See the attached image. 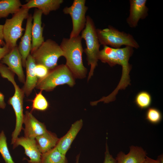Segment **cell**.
Masks as SVG:
<instances>
[{"label": "cell", "instance_id": "cell-17", "mask_svg": "<svg viewBox=\"0 0 163 163\" xmlns=\"http://www.w3.org/2000/svg\"><path fill=\"white\" fill-rule=\"evenodd\" d=\"M146 156V153L142 148L132 145L127 154L121 151L115 159L116 163H143Z\"/></svg>", "mask_w": 163, "mask_h": 163}, {"label": "cell", "instance_id": "cell-2", "mask_svg": "<svg viewBox=\"0 0 163 163\" xmlns=\"http://www.w3.org/2000/svg\"><path fill=\"white\" fill-rule=\"evenodd\" d=\"M86 18L85 27L80 36L85 41L86 48L84 51L86 56L88 64L91 66L88 78V81L93 76L97 65L100 44L94 21L89 15L86 16Z\"/></svg>", "mask_w": 163, "mask_h": 163}, {"label": "cell", "instance_id": "cell-10", "mask_svg": "<svg viewBox=\"0 0 163 163\" xmlns=\"http://www.w3.org/2000/svg\"><path fill=\"white\" fill-rule=\"evenodd\" d=\"M23 123L24 137L31 139H35L36 137L45 133L47 130L43 123L39 121L28 111L24 114Z\"/></svg>", "mask_w": 163, "mask_h": 163}, {"label": "cell", "instance_id": "cell-29", "mask_svg": "<svg viewBox=\"0 0 163 163\" xmlns=\"http://www.w3.org/2000/svg\"><path fill=\"white\" fill-rule=\"evenodd\" d=\"M6 44L4 46L0 47V61L11 50Z\"/></svg>", "mask_w": 163, "mask_h": 163}, {"label": "cell", "instance_id": "cell-8", "mask_svg": "<svg viewBox=\"0 0 163 163\" xmlns=\"http://www.w3.org/2000/svg\"><path fill=\"white\" fill-rule=\"evenodd\" d=\"M85 0H74L69 7L64 8V14H69L71 17L72 29L70 38L77 37L85 28L86 21V13L88 7L85 5Z\"/></svg>", "mask_w": 163, "mask_h": 163}, {"label": "cell", "instance_id": "cell-15", "mask_svg": "<svg viewBox=\"0 0 163 163\" xmlns=\"http://www.w3.org/2000/svg\"><path fill=\"white\" fill-rule=\"evenodd\" d=\"M83 124V122L82 119L76 121L72 124L67 133L59 139L56 147L61 153L66 155Z\"/></svg>", "mask_w": 163, "mask_h": 163}, {"label": "cell", "instance_id": "cell-31", "mask_svg": "<svg viewBox=\"0 0 163 163\" xmlns=\"http://www.w3.org/2000/svg\"><path fill=\"white\" fill-rule=\"evenodd\" d=\"M6 104L4 101V96L0 92V108L4 109L5 108Z\"/></svg>", "mask_w": 163, "mask_h": 163}, {"label": "cell", "instance_id": "cell-4", "mask_svg": "<svg viewBox=\"0 0 163 163\" xmlns=\"http://www.w3.org/2000/svg\"><path fill=\"white\" fill-rule=\"evenodd\" d=\"M97 32L100 45H109L115 49L123 45L136 49L139 47L132 35L120 31L111 26L104 29H97Z\"/></svg>", "mask_w": 163, "mask_h": 163}, {"label": "cell", "instance_id": "cell-9", "mask_svg": "<svg viewBox=\"0 0 163 163\" xmlns=\"http://www.w3.org/2000/svg\"><path fill=\"white\" fill-rule=\"evenodd\" d=\"M0 62L7 65L8 68L16 74L19 81L24 84L25 79L22 68V57L17 46L4 57Z\"/></svg>", "mask_w": 163, "mask_h": 163}, {"label": "cell", "instance_id": "cell-23", "mask_svg": "<svg viewBox=\"0 0 163 163\" xmlns=\"http://www.w3.org/2000/svg\"><path fill=\"white\" fill-rule=\"evenodd\" d=\"M152 101L150 94L145 91H142L136 95L134 102L136 106L141 110L148 108Z\"/></svg>", "mask_w": 163, "mask_h": 163}, {"label": "cell", "instance_id": "cell-16", "mask_svg": "<svg viewBox=\"0 0 163 163\" xmlns=\"http://www.w3.org/2000/svg\"><path fill=\"white\" fill-rule=\"evenodd\" d=\"M36 64L31 55L30 54L26 61V77L24 85L22 88L25 95L28 97L33 90L36 88L38 78L35 72Z\"/></svg>", "mask_w": 163, "mask_h": 163}, {"label": "cell", "instance_id": "cell-18", "mask_svg": "<svg viewBox=\"0 0 163 163\" xmlns=\"http://www.w3.org/2000/svg\"><path fill=\"white\" fill-rule=\"evenodd\" d=\"M63 2V0H30L21 7L29 9L36 8L41 10L43 14L47 15L51 11L59 9Z\"/></svg>", "mask_w": 163, "mask_h": 163}, {"label": "cell", "instance_id": "cell-5", "mask_svg": "<svg viewBox=\"0 0 163 163\" xmlns=\"http://www.w3.org/2000/svg\"><path fill=\"white\" fill-rule=\"evenodd\" d=\"M29 9L21 7L11 18L6 19L3 25L4 40L5 44L11 49L17 46V41L22 35L24 30L23 22L28 18Z\"/></svg>", "mask_w": 163, "mask_h": 163}, {"label": "cell", "instance_id": "cell-1", "mask_svg": "<svg viewBox=\"0 0 163 163\" xmlns=\"http://www.w3.org/2000/svg\"><path fill=\"white\" fill-rule=\"evenodd\" d=\"M80 35L69 38H63L60 45L66 60V65L75 78H85L87 69L84 66L82 53L84 50Z\"/></svg>", "mask_w": 163, "mask_h": 163}, {"label": "cell", "instance_id": "cell-26", "mask_svg": "<svg viewBox=\"0 0 163 163\" xmlns=\"http://www.w3.org/2000/svg\"><path fill=\"white\" fill-rule=\"evenodd\" d=\"M145 118L149 123L157 124L160 122L162 119L161 112L155 107H149L146 111Z\"/></svg>", "mask_w": 163, "mask_h": 163}, {"label": "cell", "instance_id": "cell-14", "mask_svg": "<svg viewBox=\"0 0 163 163\" xmlns=\"http://www.w3.org/2000/svg\"><path fill=\"white\" fill-rule=\"evenodd\" d=\"M32 22V16L30 14L27 18L25 32L21 39L18 47L21 56L22 66L24 67H25L26 59L30 54L31 49Z\"/></svg>", "mask_w": 163, "mask_h": 163}, {"label": "cell", "instance_id": "cell-7", "mask_svg": "<svg viewBox=\"0 0 163 163\" xmlns=\"http://www.w3.org/2000/svg\"><path fill=\"white\" fill-rule=\"evenodd\" d=\"M133 48L128 46L122 48L115 49L117 54L122 68V75L120 80L116 89L109 95L104 97L99 100V101L108 103L114 101L115 96L119 90L124 89L130 85L129 73L132 66L129 63L130 57L133 53Z\"/></svg>", "mask_w": 163, "mask_h": 163}, {"label": "cell", "instance_id": "cell-6", "mask_svg": "<svg viewBox=\"0 0 163 163\" xmlns=\"http://www.w3.org/2000/svg\"><path fill=\"white\" fill-rule=\"evenodd\" d=\"M30 54L36 65H43L50 70L57 66L58 59L63 56V52L60 45L48 39Z\"/></svg>", "mask_w": 163, "mask_h": 163}, {"label": "cell", "instance_id": "cell-12", "mask_svg": "<svg viewBox=\"0 0 163 163\" xmlns=\"http://www.w3.org/2000/svg\"><path fill=\"white\" fill-rule=\"evenodd\" d=\"M13 149L20 145L24 149L25 153L29 157V163H40L42 154L37 146L35 139H31L24 137L18 138L13 144Z\"/></svg>", "mask_w": 163, "mask_h": 163}, {"label": "cell", "instance_id": "cell-3", "mask_svg": "<svg viewBox=\"0 0 163 163\" xmlns=\"http://www.w3.org/2000/svg\"><path fill=\"white\" fill-rule=\"evenodd\" d=\"M75 78L66 64H61L49 70L45 76L38 79L36 88L50 91L60 85L67 84L72 87L75 84Z\"/></svg>", "mask_w": 163, "mask_h": 163}, {"label": "cell", "instance_id": "cell-28", "mask_svg": "<svg viewBox=\"0 0 163 163\" xmlns=\"http://www.w3.org/2000/svg\"><path fill=\"white\" fill-rule=\"evenodd\" d=\"M103 163H116L115 159L113 157L109 152L107 142L106 143V151Z\"/></svg>", "mask_w": 163, "mask_h": 163}, {"label": "cell", "instance_id": "cell-13", "mask_svg": "<svg viewBox=\"0 0 163 163\" xmlns=\"http://www.w3.org/2000/svg\"><path fill=\"white\" fill-rule=\"evenodd\" d=\"M42 11L35 9L33 17L31 29L32 46L31 53L35 51L44 41L42 26Z\"/></svg>", "mask_w": 163, "mask_h": 163}, {"label": "cell", "instance_id": "cell-20", "mask_svg": "<svg viewBox=\"0 0 163 163\" xmlns=\"http://www.w3.org/2000/svg\"><path fill=\"white\" fill-rule=\"evenodd\" d=\"M98 59L102 62L107 63L111 67L120 65L115 49L107 46H104L103 49L100 50Z\"/></svg>", "mask_w": 163, "mask_h": 163}, {"label": "cell", "instance_id": "cell-11", "mask_svg": "<svg viewBox=\"0 0 163 163\" xmlns=\"http://www.w3.org/2000/svg\"><path fill=\"white\" fill-rule=\"evenodd\" d=\"M146 0H129V14L126 22L132 28L138 25L140 19L145 18L148 15V8L146 5Z\"/></svg>", "mask_w": 163, "mask_h": 163}, {"label": "cell", "instance_id": "cell-22", "mask_svg": "<svg viewBox=\"0 0 163 163\" xmlns=\"http://www.w3.org/2000/svg\"><path fill=\"white\" fill-rule=\"evenodd\" d=\"M65 155L61 153L56 146L50 151L42 154L40 163H67Z\"/></svg>", "mask_w": 163, "mask_h": 163}, {"label": "cell", "instance_id": "cell-33", "mask_svg": "<svg viewBox=\"0 0 163 163\" xmlns=\"http://www.w3.org/2000/svg\"><path fill=\"white\" fill-rule=\"evenodd\" d=\"M163 155H161L158 157L157 159L161 163H163Z\"/></svg>", "mask_w": 163, "mask_h": 163}, {"label": "cell", "instance_id": "cell-34", "mask_svg": "<svg viewBox=\"0 0 163 163\" xmlns=\"http://www.w3.org/2000/svg\"><path fill=\"white\" fill-rule=\"evenodd\" d=\"M80 155H78L76 157L75 163H79Z\"/></svg>", "mask_w": 163, "mask_h": 163}, {"label": "cell", "instance_id": "cell-21", "mask_svg": "<svg viewBox=\"0 0 163 163\" xmlns=\"http://www.w3.org/2000/svg\"><path fill=\"white\" fill-rule=\"evenodd\" d=\"M22 6L19 0H0V18H6L10 14H14Z\"/></svg>", "mask_w": 163, "mask_h": 163}, {"label": "cell", "instance_id": "cell-27", "mask_svg": "<svg viewBox=\"0 0 163 163\" xmlns=\"http://www.w3.org/2000/svg\"><path fill=\"white\" fill-rule=\"evenodd\" d=\"M49 71V69L47 68L42 65H36L35 68V73L38 79L45 76Z\"/></svg>", "mask_w": 163, "mask_h": 163}, {"label": "cell", "instance_id": "cell-30", "mask_svg": "<svg viewBox=\"0 0 163 163\" xmlns=\"http://www.w3.org/2000/svg\"><path fill=\"white\" fill-rule=\"evenodd\" d=\"M3 25L0 24V47H3L5 45L3 36Z\"/></svg>", "mask_w": 163, "mask_h": 163}, {"label": "cell", "instance_id": "cell-32", "mask_svg": "<svg viewBox=\"0 0 163 163\" xmlns=\"http://www.w3.org/2000/svg\"><path fill=\"white\" fill-rule=\"evenodd\" d=\"M143 163H161L157 159H153L147 156H146L145 158Z\"/></svg>", "mask_w": 163, "mask_h": 163}, {"label": "cell", "instance_id": "cell-24", "mask_svg": "<svg viewBox=\"0 0 163 163\" xmlns=\"http://www.w3.org/2000/svg\"><path fill=\"white\" fill-rule=\"evenodd\" d=\"M0 153L5 163H15L10 153L3 131L0 133Z\"/></svg>", "mask_w": 163, "mask_h": 163}, {"label": "cell", "instance_id": "cell-25", "mask_svg": "<svg viewBox=\"0 0 163 163\" xmlns=\"http://www.w3.org/2000/svg\"><path fill=\"white\" fill-rule=\"evenodd\" d=\"M43 91L36 94L34 99L32 101L31 111L34 110L40 111H45L48 108V103L44 96L42 94Z\"/></svg>", "mask_w": 163, "mask_h": 163}, {"label": "cell", "instance_id": "cell-19", "mask_svg": "<svg viewBox=\"0 0 163 163\" xmlns=\"http://www.w3.org/2000/svg\"><path fill=\"white\" fill-rule=\"evenodd\" d=\"M59 139L54 133L48 130L35 138L37 147L41 154L45 153L56 146Z\"/></svg>", "mask_w": 163, "mask_h": 163}]
</instances>
